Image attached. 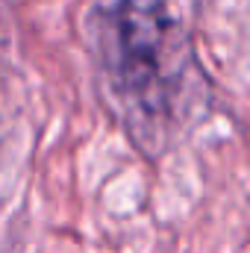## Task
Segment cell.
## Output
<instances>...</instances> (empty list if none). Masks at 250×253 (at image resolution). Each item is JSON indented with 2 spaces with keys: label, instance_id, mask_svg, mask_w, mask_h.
I'll use <instances>...</instances> for the list:
<instances>
[{
  "label": "cell",
  "instance_id": "6da1fadb",
  "mask_svg": "<svg viewBox=\"0 0 250 253\" xmlns=\"http://www.w3.org/2000/svg\"><path fill=\"white\" fill-rule=\"evenodd\" d=\"M94 47L126 135L159 156L206 97L188 36L162 3L118 0L94 15Z\"/></svg>",
  "mask_w": 250,
  "mask_h": 253
}]
</instances>
